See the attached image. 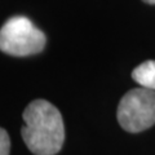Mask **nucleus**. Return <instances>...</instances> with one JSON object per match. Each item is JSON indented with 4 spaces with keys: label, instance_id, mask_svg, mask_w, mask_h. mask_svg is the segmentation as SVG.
I'll return each mask as SVG.
<instances>
[{
    "label": "nucleus",
    "instance_id": "nucleus-2",
    "mask_svg": "<svg viewBox=\"0 0 155 155\" xmlns=\"http://www.w3.org/2000/svg\"><path fill=\"white\" fill-rule=\"evenodd\" d=\"M44 32L25 16L7 19L0 28V51L11 56L25 57L40 53L45 47Z\"/></svg>",
    "mask_w": 155,
    "mask_h": 155
},
{
    "label": "nucleus",
    "instance_id": "nucleus-1",
    "mask_svg": "<svg viewBox=\"0 0 155 155\" xmlns=\"http://www.w3.org/2000/svg\"><path fill=\"white\" fill-rule=\"evenodd\" d=\"M22 138L35 155H54L65 141V125L61 113L45 100H35L23 111Z\"/></svg>",
    "mask_w": 155,
    "mask_h": 155
},
{
    "label": "nucleus",
    "instance_id": "nucleus-5",
    "mask_svg": "<svg viewBox=\"0 0 155 155\" xmlns=\"http://www.w3.org/2000/svg\"><path fill=\"white\" fill-rule=\"evenodd\" d=\"M11 149V140L7 133V130L0 128V155H9Z\"/></svg>",
    "mask_w": 155,
    "mask_h": 155
},
{
    "label": "nucleus",
    "instance_id": "nucleus-3",
    "mask_svg": "<svg viewBox=\"0 0 155 155\" xmlns=\"http://www.w3.org/2000/svg\"><path fill=\"white\" fill-rule=\"evenodd\" d=\"M118 122L130 133H138L155 124V91L134 88L127 92L118 106Z\"/></svg>",
    "mask_w": 155,
    "mask_h": 155
},
{
    "label": "nucleus",
    "instance_id": "nucleus-6",
    "mask_svg": "<svg viewBox=\"0 0 155 155\" xmlns=\"http://www.w3.org/2000/svg\"><path fill=\"white\" fill-rule=\"evenodd\" d=\"M143 2L147 4H155V0H143Z\"/></svg>",
    "mask_w": 155,
    "mask_h": 155
},
{
    "label": "nucleus",
    "instance_id": "nucleus-4",
    "mask_svg": "<svg viewBox=\"0 0 155 155\" xmlns=\"http://www.w3.org/2000/svg\"><path fill=\"white\" fill-rule=\"evenodd\" d=\"M132 78L143 88L155 91V61H145L138 65L133 70Z\"/></svg>",
    "mask_w": 155,
    "mask_h": 155
}]
</instances>
